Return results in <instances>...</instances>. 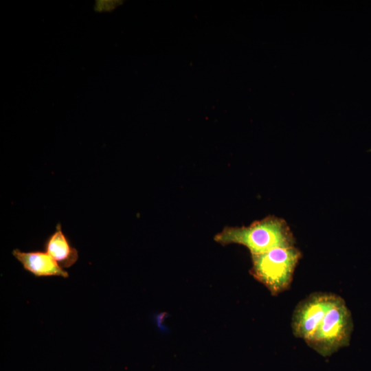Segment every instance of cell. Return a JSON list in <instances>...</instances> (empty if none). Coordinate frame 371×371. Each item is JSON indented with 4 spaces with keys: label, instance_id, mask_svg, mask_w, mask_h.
<instances>
[{
    "label": "cell",
    "instance_id": "3",
    "mask_svg": "<svg viewBox=\"0 0 371 371\" xmlns=\"http://www.w3.org/2000/svg\"><path fill=\"white\" fill-rule=\"evenodd\" d=\"M352 330L351 313L345 300L335 295L318 328L306 344L320 355L329 357L349 345Z\"/></svg>",
    "mask_w": 371,
    "mask_h": 371
},
{
    "label": "cell",
    "instance_id": "4",
    "mask_svg": "<svg viewBox=\"0 0 371 371\" xmlns=\"http://www.w3.org/2000/svg\"><path fill=\"white\" fill-rule=\"evenodd\" d=\"M335 293L314 292L295 306L291 326L293 335L307 343L313 337L330 306Z\"/></svg>",
    "mask_w": 371,
    "mask_h": 371
},
{
    "label": "cell",
    "instance_id": "2",
    "mask_svg": "<svg viewBox=\"0 0 371 371\" xmlns=\"http://www.w3.org/2000/svg\"><path fill=\"white\" fill-rule=\"evenodd\" d=\"M251 256V274L276 296L289 289L302 253L294 245L276 247Z\"/></svg>",
    "mask_w": 371,
    "mask_h": 371
},
{
    "label": "cell",
    "instance_id": "5",
    "mask_svg": "<svg viewBox=\"0 0 371 371\" xmlns=\"http://www.w3.org/2000/svg\"><path fill=\"white\" fill-rule=\"evenodd\" d=\"M12 255L21 264L24 270L36 277H69L68 272L45 251H22L14 249Z\"/></svg>",
    "mask_w": 371,
    "mask_h": 371
},
{
    "label": "cell",
    "instance_id": "1",
    "mask_svg": "<svg viewBox=\"0 0 371 371\" xmlns=\"http://www.w3.org/2000/svg\"><path fill=\"white\" fill-rule=\"evenodd\" d=\"M222 245L239 244L251 254L265 252L276 247L294 246L295 239L286 222L279 217L269 216L248 226L228 227L214 236Z\"/></svg>",
    "mask_w": 371,
    "mask_h": 371
},
{
    "label": "cell",
    "instance_id": "6",
    "mask_svg": "<svg viewBox=\"0 0 371 371\" xmlns=\"http://www.w3.org/2000/svg\"><path fill=\"white\" fill-rule=\"evenodd\" d=\"M43 249L63 269L71 267L78 259V252L63 232L60 223L45 240Z\"/></svg>",
    "mask_w": 371,
    "mask_h": 371
}]
</instances>
